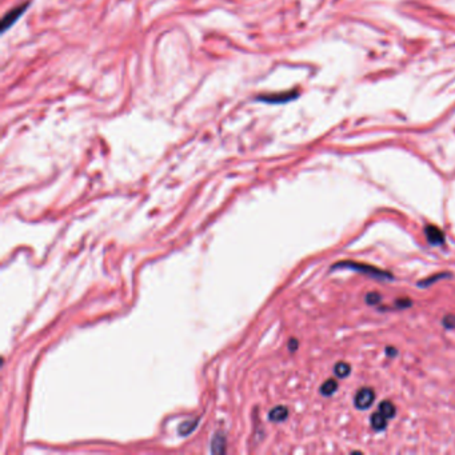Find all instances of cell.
<instances>
[{
    "label": "cell",
    "mask_w": 455,
    "mask_h": 455,
    "mask_svg": "<svg viewBox=\"0 0 455 455\" xmlns=\"http://www.w3.org/2000/svg\"><path fill=\"white\" fill-rule=\"evenodd\" d=\"M332 270H351V271H356L359 274H363V275H367L370 278H374V279H380V280H393L394 276L393 274L389 273V271H385V270H380L378 267H374V266L365 265V263H358L352 262V260H342V262L335 263L331 267Z\"/></svg>",
    "instance_id": "1"
},
{
    "label": "cell",
    "mask_w": 455,
    "mask_h": 455,
    "mask_svg": "<svg viewBox=\"0 0 455 455\" xmlns=\"http://www.w3.org/2000/svg\"><path fill=\"white\" fill-rule=\"evenodd\" d=\"M375 399V393L374 390L370 389V387H362L359 390L358 393L355 394V398H354V403H355L356 409L359 410H367L370 406L372 404Z\"/></svg>",
    "instance_id": "2"
},
{
    "label": "cell",
    "mask_w": 455,
    "mask_h": 455,
    "mask_svg": "<svg viewBox=\"0 0 455 455\" xmlns=\"http://www.w3.org/2000/svg\"><path fill=\"white\" fill-rule=\"evenodd\" d=\"M424 235H426L428 243L433 246H442L446 241L443 231L437 226H433V224H428V226L424 227Z\"/></svg>",
    "instance_id": "3"
},
{
    "label": "cell",
    "mask_w": 455,
    "mask_h": 455,
    "mask_svg": "<svg viewBox=\"0 0 455 455\" xmlns=\"http://www.w3.org/2000/svg\"><path fill=\"white\" fill-rule=\"evenodd\" d=\"M28 7V3L25 4V6H20V7L15 8V10L10 11L3 19V27H2V32H6L8 28H11V26H14L16 23V20L21 15L25 14V11L27 10Z\"/></svg>",
    "instance_id": "4"
},
{
    "label": "cell",
    "mask_w": 455,
    "mask_h": 455,
    "mask_svg": "<svg viewBox=\"0 0 455 455\" xmlns=\"http://www.w3.org/2000/svg\"><path fill=\"white\" fill-rule=\"evenodd\" d=\"M287 417H289V409L284 406L274 407L269 414V419L271 422H274V423H279V422L286 421Z\"/></svg>",
    "instance_id": "5"
},
{
    "label": "cell",
    "mask_w": 455,
    "mask_h": 455,
    "mask_svg": "<svg viewBox=\"0 0 455 455\" xmlns=\"http://www.w3.org/2000/svg\"><path fill=\"white\" fill-rule=\"evenodd\" d=\"M387 419L380 411H376L371 415V427L375 431H382L387 427Z\"/></svg>",
    "instance_id": "6"
},
{
    "label": "cell",
    "mask_w": 455,
    "mask_h": 455,
    "mask_svg": "<svg viewBox=\"0 0 455 455\" xmlns=\"http://www.w3.org/2000/svg\"><path fill=\"white\" fill-rule=\"evenodd\" d=\"M378 411H380L387 419H391L397 414V407H395V404L393 402H390V400H383L382 403L379 404V410Z\"/></svg>",
    "instance_id": "7"
},
{
    "label": "cell",
    "mask_w": 455,
    "mask_h": 455,
    "mask_svg": "<svg viewBox=\"0 0 455 455\" xmlns=\"http://www.w3.org/2000/svg\"><path fill=\"white\" fill-rule=\"evenodd\" d=\"M338 390V382L335 379H328L321 386V394L324 397H330Z\"/></svg>",
    "instance_id": "8"
},
{
    "label": "cell",
    "mask_w": 455,
    "mask_h": 455,
    "mask_svg": "<svg viewBox=\"0 0 455 455\" xmlns=\"http://www.w3.org/2000/svg\"><path fill=\"white\" fill-rule=\"evenodd\" d=\"M450 273H439V274H435V275H433V276H428L427 279H423V280H421V282H418V286L419 287H428V286H431V284H433V283H435V282H438V280H441V279H445V278H450Z\"/></svg>",
    "instance_id": "9"
},
{
    "label": "cell",
    "mask_w": 455,
    "mask_h": 455,
    "mask_svg": "<svg viewBox=\"0 0 455 455\" xmlns=\"http://www.w3.org/2000/svg\"><path fill=\"white\" fill-rule=\"evenodd\" d=\"M350 371H351V367H350V365L346 362L337 363L334 367L335 375L338 376V378H341V379H343V378L350 375Z\"/></svg>",
    "instance_id": "10"
},
{
    "label": "cell",
    "mask_w": 455,
    "mask_h": 455,
    "mask_svg": "<svg viewBox=\"0 0 455 455\" xmlns=\"http://www.w3.org/2000/svg\"><path fill=\"white\" fill-rule=\"evenodd\" d=\"M295 97H297V93L291 92V93H284V95L269 97V98H266V99H260V100H263V102H269V103H282V102H287V100L295 99Z\"/></svg>",
    "instance_id": "11"
},
{
    "label": "cell",
    "mask_w": 455,
    "mask_h": 455,
    "mask_svg": "<svg viewBox=\"0 0 455 455\" xmlns=\"http://www.w3.org/2000/svg\"><path fill=\"white\" fill-rule=\"evenodd\" d=\"M197 426H198V421L186 422V423H182V426L178 428V431H179L182 435H188L191 434V431H194L197 428Z\"/></svg>",
    "instance_id": "12"
},
{
    "label": "cell",
    "mask_w": 455,
    "mask_h": 455,
    "mask_svg": "<svg viewBox=\"0 0 455 455\" xmlns=\"http://www.w3.org/2000/svg\"><path fill=\"white\" fill-rule=\"evenodd\" d=\"M382 300V295L378 293H369L366 295V303L370 306H376Z\"/></svg>",
    "instance_id": "13"
},
{
    "label": "cell",
    "mask_w": 455,
    "mask_h": 455,
    "mask_svg": "<svg viewBox=\"0 0 455 455\" xmlns=\"http://www.w3.org/2000/svg\"><path fill=\"white\" fill-rule=\"evenodd\" d=\"M443 327L447 328V330H452L455 328V315H446L442 321Z\"/></svg>",
    "instance_id": "14"
},
{
    "label": "cell",
    "mask_w": 455,
    "mask_h": 455,
    "mask_svg": "<svg viewBox=\"0 0 455 455\" xmlns=\"http://www.w3.org/2000/svg\"><path fill=\"white\" fill-rule=\"evenodd\" d=\"M413 306V302L410 299H398L395 300V308H409Z\"/></svg>",
    "instance_id": "15"
},
{
    "label": "cell",
    "mask_w": 455,
    "mask_h": 455,
    "mask_svg": "<svg viewBox=\"0 0 455 455\" xmlns=\"http://www.w3.org/2000/svg\"><path fill=\"white\" fill-rule=\"evenodd\" d=\"M297 347H298V341L297 339H290V342H289V348H290V351H295V350H297Z\"/></svg>",
    "instance_id": "16"
},
{
    "label": "cell",
    "mask_w": 455,
    "mask_h": 455,
    "mask_svg": "<svg viewBox=\"0 0 455 455\" xmlns=\"http://www.w3.org/2000/svg\"><path fill=\"white\" fill-rule=\"evenodd\" d=\"M386 354L390 356H395L398 354L397 350H394V347H387L386 348Z\"/></svg>",
    "instance_id": "17"
}]
</instances>
